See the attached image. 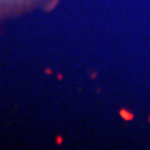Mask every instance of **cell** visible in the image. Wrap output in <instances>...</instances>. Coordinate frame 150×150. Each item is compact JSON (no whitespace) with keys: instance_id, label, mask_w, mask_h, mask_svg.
<instances>
[{"instance_id":"1","label":"cell","mask_w":150,"mask_h":150,"mask_svg":"<svg viewBox=\"0 0 150 150\" xmlns=\"http://www.w3.org/2000/svg\"><path fill=\"white\" fill-rule=\"evenodd\" d=\"M56 0H0V25L38 9L51 8Z\"/></svg>"}]
</instances>
